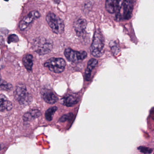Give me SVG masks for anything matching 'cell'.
<instances>
[{"instance_id": "6da1fadb", "label": "cell", "mask_w": 154, "mask_h": 154, "mask_svg": "<svg viewBox=\"0 0 154 154\" xmlns=\"http://www.w3.org/2000/svg\"><path fill=\"white\" fill-rule=\"evenodd\" d=\"M104 45V38L101 33L99 30H96L90 47L91 54L94 57H100L103 54Z\"/></svg>"}, {"instance_id": "7a4b0ae2", "label": "cell", "mask_w": 154, "mask_h": 154, "mask_svg": "<svg viewBox=\"0 0 154 154\" xmlns=\"http://www.w3.org/2000/svg\"><path fill=\"white\" fill-rule=\"evenodd\" d=\"M15 99L20 105H27L31 103L32 97L23 84H19L16 86L14 92Z\"/></svg>"}, {"instance_id": "3957f363", "label": "cell", "mask_w": 154, "mask_h": 154, "mask_svg": "<svg viewBox=\"0 0 154 154\" xmlns=\"http://www.w3.org/2000/svg\"><path fill=\"white\" fill-rule=\"evenodd\" d=\"M32 48L38 54L45 55L50 53L53 49V43L44 38H38L34 40Z\"/></svg>"}, {"instance_id": "277c9868", "label": "cell", "mask_w": 154, "mask_h": 154, "mask_svg": "<svg viewBox=\"0 0 154 154\" xmlns=\"http://www.w3.org/2000/svg\"><path fill=\"white\" fill-rule=\"evenodd\" d=\"M46 21L54 33L61 34L64 30L65 25L63 20L52 12H49L46 16Z\"/></svg>"}, {"instance_id": "5b68a950", "label": "cell", "mask_w": 154, "mask_h": 154, "mask_svg": "<svg viewBox=\"0 0 154 154\" xmlns=\"http://www.w3.org/2000/svg\"><path fill=\"white\" fill-rule=\"evenodd\" d=\"M44 66L51 72L59 73L64 71L66 63L63 58L52 57L48 60L44 64Z\"/></svg>"}, {"instance_id": "8992f818", "label": "cell", "mask_w": 154, "mask_h": 154, "mask_svg": "<svg viewBox=\"0 0 154 154\" xmlns=\"http://www.w3.org/2000/svg\"><path fill=\"white\" fill-rule=\"evenodd\" d=\"M64 55L68 61L73 63H77L83 61L87 56V53L85 51H75L70 48L65 49Z\"/></svg>"}, {"instance_id": "52a82bcc", "label": "cell", "mask_w": 154, "mask_h": 154, "mask_svg": "<svg viewBox=\"0 0 154 154\" xmlns=\"http://www.w3.org/2000/svg\"><path fill=\"white\" fill-rule=\"evenodd\" d=\"M40 16L41 15L38 11H31L20 22L19 26L20 29L21 30H25L35 20L40 17Z\"/></svg>"}, {"instance_id": "ba28073f", "label": "cell", "mask_w": 154, "mask_h": 154, "mask_svg": "<svg viewBox=\"0 0 154 154\" xmlns=\"http://www.w3.org/2000/svg\"><path fill=\"white\" fill-rule=\"evenodd\" d=\"M134 3L130 0H126L123 1L122 6V18L124 20H129L131 17L133 11Z\"/></svg>"}, {"instance_id": "9c48e42d", "label": "cell", "mask_w": 154, "mask_h": 154, "mask_svg": "<svg viewBox=\"0 0 154 154\" xmlns=\"http://www.w3.org/2000/svg\"><path fill=\"white\" fill-rule=\"evenodd\" d=\"M123 2V1L108 0L105 2V8L109 13H118L121 9Z\"/></svg>"}, {"instance_id": "30bf717a", "label": "cell", "mask_w": 154, "mask_h": 154, "mask_svg": "<svg viewBox=\"0 0 154 154\" xmlns=\"http://www.w3.org/2000/svg\"><path fill=\"white\" fill-rule=\"evenodd\" d=\"M87 24V21L84 19H78L75 21L74 28L78 37L82 36L84 35Z\"/></svg>"}, {"instance_id": "8fae6325", "label": "cell", "mask_w": 154, "mask_h": 154, "mask_svg": "<svg viewBox=\"0 0 154 154\" xmlns=\"http://www.w3.org/2000/svg\"><path fill=\"white\" fill-rule=\"evenodd\" d=\"M41 94L44 100L49 104H54L58 100L57 96L50 90H43Z\"/></svg>"}, {"instance_id": "7c38bea8", "label": "cell", "mask_w": 154, "mask_h": 154, "mask_svg": "<svg viewBox=\"0 0 154 154\" xmlns=\"http://www.w3.org/2000/svg\"><path fill=\"white\" fill-rule=\"evenodd\" d=\"M98 63V61L95 58H91L89 60L85 72V78L86 81H89L91 80L92 72L96 67Z\"/></svg>"}, {"instance_id": "4fadbf2b", "label": "cell", "mask_w": 154, "mask_h": 154, "mask_svg": "<svg viewBox=\"0 0 154 154\" xmlns=\"http://www.w3.org/2000/svg\"><path fill=\"white\" fill-rule=\"evenodd\" d=\"M41 112L37 109H34L26 112L23 116L24 121H31L41 116Z\"/></svg>"}, {"instance_id": "5bb4252c", "label": "cell", "mask_w": 154, "mask_h": 154, "mask_svg": "<svg viewBox=\"0 0 154 154\" xmlns=\"http://www.w3.org/2000/svg\"><path fill=\"white\" fill-rule=\"evenodd\" d=\"M78 98L72 95H69L61 99V103L66 107H72L78 102Z\"/></svg>"}, {"instance_id": "9a60e30c", "label": "cell", "mask_w": 154, "mask_h": 154, "mask_svg": "<svg viewBox=\"0 0 154 154\" xmlns=\"http://www.w3.org/2000/svg\"><path fill=\"white\" fill-rule=\"evenodd\" d=\"M1 104H0V110L1 111L3 112L5 110L10 111L12 109L13 105L12 103L9 101L8 100L7 97L1 94Z\"/></svg>"}, {"instance_id": "2e32d148", "label": "cell", "mask_w": 154, "mask_h": 154, "mask_svg": "<svg viewBox=\"0 0 154 154\" xmlns=\"http://www.w3.org/2000/svg\"><path fill=\"white\" fill-rule=\"evenodd\" d=\"M23 63L26 69L29 71L32 70L33 66V57L30 54L26 55L23 58Z\"/></svg>"}, {"instance_id": "e0dca14e", "label": "cell", "mask_w": 154, "mask_h": 154, "mask_svg": "<svg viewBox=\"0 0 154 154\" xmlns=\"http://www.w3.org/2000/svg\"><path fill=\"white\" fill-rule=\"evenodd\" d=\"M57 110V108L56 106H54V107L49 108L46 111L45 114V117L47 120L48 121H52L53 119L54 114L55 113Z\"/></svg>"}, {"instance_id": "ac0fdd59", "label": "cell", "mask_w": 154, "mask_h": 154, "mask_svg": "<svg viewBox=\"0 0 154 154\" xmlns=\"http://www.w3.org/2000/svg\"><path fill=\"white\" fill-rule=\"evenodd\" d=\"M13 89V85L5 81L1 80V89L2 91H10Z\"/></svg>"}, {"instance_id": "d6986e66", "label": "cell", "mask_w": 154, "mask_h": 154, "mask_svg": "<svg viewBox=\"0 0 154 154\" xmlns=\"http://www.w3.org/2000/svg\"><path fill=\"white\" fill-rule=\"evenodd\" d=\"M19 41V38L15 34L10 35L8 38V44L11 43H17Z\"/></svg>"}, {"instance_id": "ffe728a7", "label": "cell", "mask_w": 154, "mask_h": 154, "mask_svg": "<svg viewBox=\"0 0 154 154\" xmlns=\"http://www.w3.org/2000/svg\"><path fill=\"white\" fill-rule=\"evenodd\" d=\"M73 117V114L72 113H67V114H65V115H63L60 119H59V121L61 122H64L66 121V120H69L71 119Z\"/></svg>"}, {"instance_id": "44dd1931", "label": "cell", "mask_w": 154, "mask_h": 154, "mask_svg": "<svg viewBox=\"0 0 154 154\" xmlns=\"http://www.w3.org/2000/svg\"><path fill=\"white\" fill-rule=\"evenodd\" d=\"M138 149L140 152L144 153V154H149V153H151L152 151V149H150L149 148L147 147L142 146L139 147L138 148Z\"/></svg>"}]
</instances>
